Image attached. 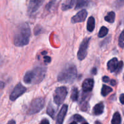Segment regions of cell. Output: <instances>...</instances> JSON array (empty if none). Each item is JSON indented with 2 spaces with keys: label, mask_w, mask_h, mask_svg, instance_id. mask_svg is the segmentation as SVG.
<instances>
[{
  "label": "cell",
  "mask_w": 124,
  "mask_h": 124,
  "mask_svg": "<svg viewBox=\"0 0 124 124\" xmlns=\"http://www.w3.org/2000/svg\"><path fill=\"white\" fill-rule=\"evenodd\" d=\"M31 30L27 23L21 24L17 27L13 36V43L17 47H23L28 44L30 40Z\"/></svg>",
  "instance_id": "obj_1"
},
{
  "label": "cell",
  "mask_w": 124,
  "mask_h": 124,
  "mask_svg": "<svg viewBox=\"0 0 124 124\" xmlns=\"http://www.w3.org/2000/svg\"><path fill=\"white\" fill-rule=\"evenodd\" d=\"M46 73V69L44 67H36L32 70L26 73L23 81L26 84H37L43 80Z\"/></svg>",
  "instance_id": "obj_2"
},
{
  "label": "cell",
  "mask_w": 124,
  "mask_h": 124,
  "mask_svg": "<svg viewBox=\"0 0 124 124\" xmlns=\"http://www.w3.org/2000/svg\"><path fill=\"white\" fill-rule=\"evenodd\" d=\"M77 75L75 65L73 64H67L57 76L59 82L64 84H71L74 82Z\"/></svg>",
  "instance_id": "obj_3"
},
{
  "label": "cell",
  "mask_w": 124,
  "mask_h": 124,
  "mask_svg": "<svg viewBox=\"0 0 124 124\" xmlns=\"http://www.w3.org/2000/svg\"><path fill=\"white\" fill-rule=\"evenodd\" d=\"M44 105V100L43 98H38L34 99L30 104L28 109V115H34L40 112Z\"/></svg>",
  "instance_id": "obj_4"
},
{
  "label": "cell",
  "mask_w": 124,
  "mask_h": 124,
  "mask_svg": "<svg viewBox=\"0 0 124 124\" xmlns=\"http://www.w3.org/2000/svg\"><path fill=\"white\" fill-rule=\"evenodd\" d=\"M68 94L66 87H60L55 89L53 94V101L57 105H60L64 102Z\"/></svg>",
  "instance_id": "obj_5"
},
{
  "label": "cell",
  "mask_w": 124,
  "mask_h": 124,
  "mask_svg": "<svg viewBox=\"0 0 124 124\" xmlns=\"http://www.w3.org/2000/svg\"><path fill=\"white\" fill-rule=\"evenodd\" d=\"M91 40V38H85L80 44L79 51L77 53V58L80 61H82L87 56L88 48L89 43Z\"/></svg>",
  "instance_id": "obj_6"
},
{
  "label": "cell",
  "mask_w": 124,
  "mask_h": 124,
  "mask_svg": "<svg viewBox=\"0 0 124 124\" xmlns=\"http://www.w3.org/2000/svg\"><path fill=\"white\" fill-rule=\"evenodd\" d=\"M26 91V88L21 83H18L13 88V91L10 95V99L12 101H14L17 98L20 97L22 94H24Z\"/></svg>",
  "instance_id": "obj_7"
},
{
  "label": "cell",
  "mask_w": 124,
  "mask_h": 124,
  "mask_svg": "<svg viewBox=\"0 0 124 124\" xmlns=\"http://www.w3.org/2000/svg\"><path fill=\"white\" fill-rule=\"evenodd\" d=\"M44 1V0H30L27 8L29 15H31L35 13L41 7Z\"/></svg>",
  "instance_id": "obj_8"
},
{
  "label": "cell",
  "mask_w": 124,
  "mask_h": 124,
  "mask_svg": "<svg viewBox=\"0 0 124 124\" xmlns=\"http://www.w3.org/2000/svg\"><path fill=\"white\" fill-rule=\"evenodd\" d=\"M87 15L88 13L86 10H81L79 11L75 15L72 17L71 23H73V24H75V23L83 22L86 19Z\"/></svg>",
  "instance_id": "obj_9"
},
{
  "label": "cell",
  "mask_w": 124,
  "mask_h": 124,
  "mask_svg": "<svg viewBox=\"0 0 124 124\" xmlns=\"http://www.w3.org/2000/svg\"><path fill=\"white\" fill-rule=\"evenodd\" d=\"M94 82L92 79L88 78L85 79L82 84L83 91L85 93H88L91 92L93 89Z\"/></svg>",
  "instance_id": "obj_10"
},
{
  "label": "cell",
  "mask_w": 124,
  "mask_h": 124,
  "mask_svg": "<svg viewBox=\"0 0 124 124\" xmlns=\"http://www.w3.org/2000/svg\"><path fill=\"white\" fill-rule=\"evenodd\" d=\"M67 111H68V105H63L61 110H60L58 115H57L56 124H63V121H64V117L66 115Z\"/></svg>",
  "instance_id": "obj_11"
},
{
  "label": "cell",
  "mask_w": 124,
  "mask_h": 124,
  "mask_svg": "<svg viewBox=\"0 0 124 124\" xmlns=\"http://www.w3.org/2000/svg\"><path fill=\"white\" fill-rule=\"evenodd\" d=\"M118 65H119L118 59L116 58H114L108 61L107 64V68L111 73L115 72L117 69Z\"/></svg>",
  "instance_id": "obj_12"
},
{
  "label": "cell",
  "mask_w": 124,
  "mask_h": 124,
  "mask_svg": "<svg viewBox=\"0 0 124 124\" xmlns=\"http://www.w3.org/2000/svg\"><path fill=\"white\" fill-rule=\"evenodd\" d=\"M89 94L88 95H85L83 94V96L81 99V101L80 103V108L81 111H86L88 110L89 104H88V96Z\"/></svg>",
  "instance_id": "obj_13"
},
{
  "label": "cell",
  "mask_w": 124,
  "mask_h": 124,
  "mask_svg": "<svg viewBox=\"0 0 124 124\" xmlns=\"http://www.w3.org/2000/svg\"><path fill=\"white\" fill-rule=\"evenodd\" d=\"M104 111V104L102 102L96 104L93 108V113L94 115L98 116L102 115Z\"/></svg>",
  "instance_id": "obj_14"
},
{
  "label": "cell",
  "mask_w": 124,
  "mask_h": 124,
  "mask_svg": "<svg viewBox=\"0 0 124 124\" xmlns=\"http://www.w3.org/2000/svg\"><path fill=\"white\" fill-rule=\"evenodd\" d=\"M77 1V0H64V1L62 4V9L64 11L70 9L74 6Z\"/></svg>",
  "instance_id": "obj_15"
},
{
  "label": "cell",
  "mask_w": 124,
  "mask_h": 124,
  "mask_svg": "<svg viewBox=\"0 0 124 124\" xmlns=\"http://www.w3.org/2000/svg\"><path fill=\"white\" fill-rule=\"evenodd\" d=\"M87 30L88 31L92 32L95 28V19L93 16H90L87 21Z\"/></svg>",
  "instance_id": "obj_16"
},
{
  "label": "cell",
  "mask_w": 124,
  "mask_h": 124,
  "mask_svg": "<svg viewBox=\"0 0 124 124\" xmlns=\"http://www.w3.org/2000/svg\"><path fill=\"white\" fill-rule=\"evenodd\" d=\"M115 15L114 12H110L105 17V20L109 23H113L115 21Z\"/></svg>",
  "instance_id": "obj_17"
},
{
  "label": "cell",
  "mask_w": 124,
  "mask_h": 124,
  "mask_svg": "<svg viewBox=\"0 0 124 124\" xmlns=\"http://www.w3.org/2000/svg\"><path fill=\"white\" fill-rule=\"evenodd\" d=\"M121 123V117L119 112H115L113 115L111 121L112 124H120Z\"/></svg>",
  "instance_id": "obj_18"
},
{
  "label": "cell",
  "mask_w": 124,
  "mask_h": 124,
  "mask_svg": "<svg viewBox=\"0 0 124 124\" xmlns=\"http://www.w3.org/2000/svg\"><path fill=\"white\" fill-rule=\"evenodd\" d=\"M112 91H113V89L110 87L103 85L102 88V90H101V94L103 96H106L108 94H109Z\"/></svg>",
  "instance_id": "obj_19"
},
{
  "label": "cell",
  "mask_w": 124,
  "mask_h": 124,
  "mask_svg": "<svg viewBox=\"0 0 124 124\" xmlns=\"http://www.w3.org/2000/svg\"><path fill=\"white\" fill-rule=\"evenodd\" d=\"M78 98H79V90H78L77 88L74 87V88H73V89L72 90L71 99H72V101L75 102L78 100Z\"/></svg>",
  "instance_id": "obj_20"
},
{
  "label": "cell",
  "mask_w": 124,
  "mask_h": 124,
  "mask_svg": "<svg viewBox=\"0 0 124 124\" xmlns=\"http://www.w3.org/2000/svg\"><path fill=\"white\" fill-rule=\"evenodd\" d=\"M88 4V0H77L75 6V9H79L86 7Z\"/></svg>",
  "instance_id": "obj_21"
},
{
  "label": "cell",
  "mask_w": 124,
  "mask_h": 124,
  "mask_svg": "<svg viewBox=\"0 0 124 124\" xmlns=\"http://www.w3.org/2000/svg\"><path fill=\"white\" fill-rule=\"evenodd\" d=\"M108 29L106 27L103 26L100 28L99 31H98V36L99 38H103L108 34Z\"/></svg>",
  "instance_id": "obj_22"
},
{
  "label": "cell",
  "mask_w": 124,
  "mask_h": 124,
  "mask_svg": "<svg viewBox=\"0 0 124 124\" xmlns=\"http://www.w3.org/2000/svg\"><path fill=\"white\" fill-rule=\"evenodd\" d=\"M47 115H48L49 116H51L52 119L54 118L55 110L51 104H49V106L47 107Z\"/></svg>",
  "instance_id": "obj_23"
},
{
  "label": "cell",
  "mask_w": 124,
  "mask_h": 124,
  "mask_svg": "<svg viewBox=\"0 0 124 124\" xmlns=\"http://www.w3.org/2000/svg\"><path fill=\"white\" fill-rule=\"evenodd\" d=\"M124 30L122 31V33H120V36H119V46H120V47L122 48H124Z\"/></svg>",
  "instance_id": "obj_24"
},
{
  "label": "cell",
  "mask_w": 124,
  "mask_h": 124,
  "mask_svg": "<svg viewBox=\"0 0 124 124\" xmlns=\"http://www.w3.org/2000/svg\"><path fill=\"white\" fill-rule=\"evenodd\" d=\"M114 6L115 8H120L124 6V0H116L114 3Z\"/></svg>",
  "instance_id": "obj_25"
},
{
  "label": "cell",
  "mask_w": 124,
  "mask_h": 124,
  "mask_svg": "<svg viewBox=\"0 0 124 124\" xmlns=\"http://www.w3.org/2000/svg\"><path fill=\"white\" fill-rule=\"evenodd\" d=\"M74 119L75 121H76L77 122H81L82 121H83V117H81L80 115H75L74 116Z\"/></svg>",
  "instance_id": "obj_26"
},
{
  "label": "cell",
  "mask_w": 124,
  "mask_h": 124,
  "mask_svg": "<svg viewBox=\"0 0 124 124\" xmlns=\"http://www.w3.org/2000/svg\"><path fill=\"white\" fill-rule=\"evenodd\" d=\"M123 66H124V63H123V62L122 61L119 62V65H118L117 69L115 73H118L120 72V71L122 70V69Z\"/></svg>",
  "instance_id": "obj_27"
},
{
  "label": "cell",
  "mask_w": 124,
  "mask_h": 124,
  "mask_svg": "<svg viewBox=\"0 0 124 124\" xmlns=\"http://www.w3.org/2000/svg\"><path fill=\"white\" fill-rule=\"evenodd\" d=\"M4 85H5L4 83L2 81H0V95H1L2 90H3V88H4Z\"/></svg>",
  "instance_id": "obj_28"
},
{
  "label": "cell",
  "mask_w": 124,
  "mask_h": 124,
  "mask_svg": "<svg viewBox=\"0 0 124 124\" xmlns=\"http://www.w3.org/2000/svg\"><path fill=\"white\" fill-rule=\"evenodd\" d=\"M44 61L45 62H51V58H50L49 56H46L44 57Z\"/></svg>",
  "instance_id": "obj_29"
},
{
  "label": "cell",
  "mask_w": 124,
  "mask_h": 124,
  "mask_svg": "<svg viewBox=\"0 0 124 124\" xmlns=\"http://www.w3.org/2000/svg\"><path fill=\"white\" fill-rule=\"evenodd\" d=\"M119 99H120V102H121V104H124V94H122L120 96Z\"/></svg>",
  "instance_id": "obj_30"
},
{
  "label": "cell",
  "mask_w": 124,
  "mask_h": 124,
  "mask_svg": "<svg viewBox=\"0 0 124 124\" xmlns=\"http://www.w3.org/2000/svg\"><path fill=\"white\" fill-rule=\"evenodd\" d=\"M102 81L104 82H108L109 81V78L108 77V76H103V78H102Z\"/></svg>",
  "instance_id": "obj_31"
},
{
  "label": "cell",
  "mask_w": 124,
  "mask_h": 124,
  "mask_svg": "<svg viewBox=\"0 0 124 124\" xmlns=\"http://www.w3.org/2000/svg\"><path fill=\"white\" fill-rule=\"evenodd\" d=\"M40 124H49V122L47 119H43L42 121H41Z\"/></svg>",
  "instance_id": "obj_32"
},
{
  "label": "cell",
  "mask_w": 124,
  "mask_h": 124,
  "mask_svg": "<svg viewBox=\"0 0 124 124\" xmlns=\"http://www.w3.org/2000/svg\"><path fill=\"white\" fill-rule=\"evenodd\" d=\"M110 84L112 86H115V84H116V82H115V80L112 79V80H111Z\"/></svg>",
  "instance_id": "obj_33"
},
{
  "label": "cell",
  "mask_w": 124,
  "mask_h": 124,
  "mask_svg": "<svg viewBox=\"0 0 124 124\" xmlns=\"http://www.w3.org/2000/svg\"><path fill=\"white\" fill-rule=\"evenodd\" d=\"M91 73L94 75H96L97 73V69L96 68H93V69L91 70Z\"/></svg>",
  "instance_id": "obj_34"
},
{
  "label": "cell",
  "mask_w": 124,
  "mask_h": 124,
  "mask_svg": "<svg viewBox=\"0 0 124 124\" xmlns=\"http://www.w3.org/2000/svg\"><path fill=\"white\" fill-rule=\"evenodd\" d=\"M7 124H16V122L14 120H10V121H9Z\"/></svg>",
  "instance_id": "obj_35"
},
{
  "label": "cell",
  "mask_w": 124,
  "mask_h": 124,
  "mask_svg": "<svg viewBox=\"0 0 124 124\" xmlns=\"http://www.w3.org/2000/svg\"><path fill=\"white\" fill-rule=\"evenodd\" d=\"M102 124V123H101V122H100V121H96V122H95V124Z\"/></svg>",
  "instance_id": "obj_36"
},
{
  "label": "cell",
  "mask_w": 124,
  "mask_h": 124,
  "mask_svg": "<svg viewBox=\"0 0 124 124\" xmlns=\"http://www.w3.org/2000/svg\"><path fill=\"white\" fill-rule=\"evenodd\" d=\"M69 124H77V122H72Z\"/></svg>",
  "instance_id": "obj_37"
},
{
  "label": "cell",
  "mask_w": 124,
  "mask_h": 124,
  "mask_svg": "<svg viewBox=\"0 0 124 124\" xmlns=\"http://www.w3.org/2000/svg\"><path fill=\"white\" fill-rule=\"evenodd\" d=\"M83 124H89L87 123V122H85V123H83Z\"/></svg>",
  "instance_id": "obj_38"
}]
</instances>
